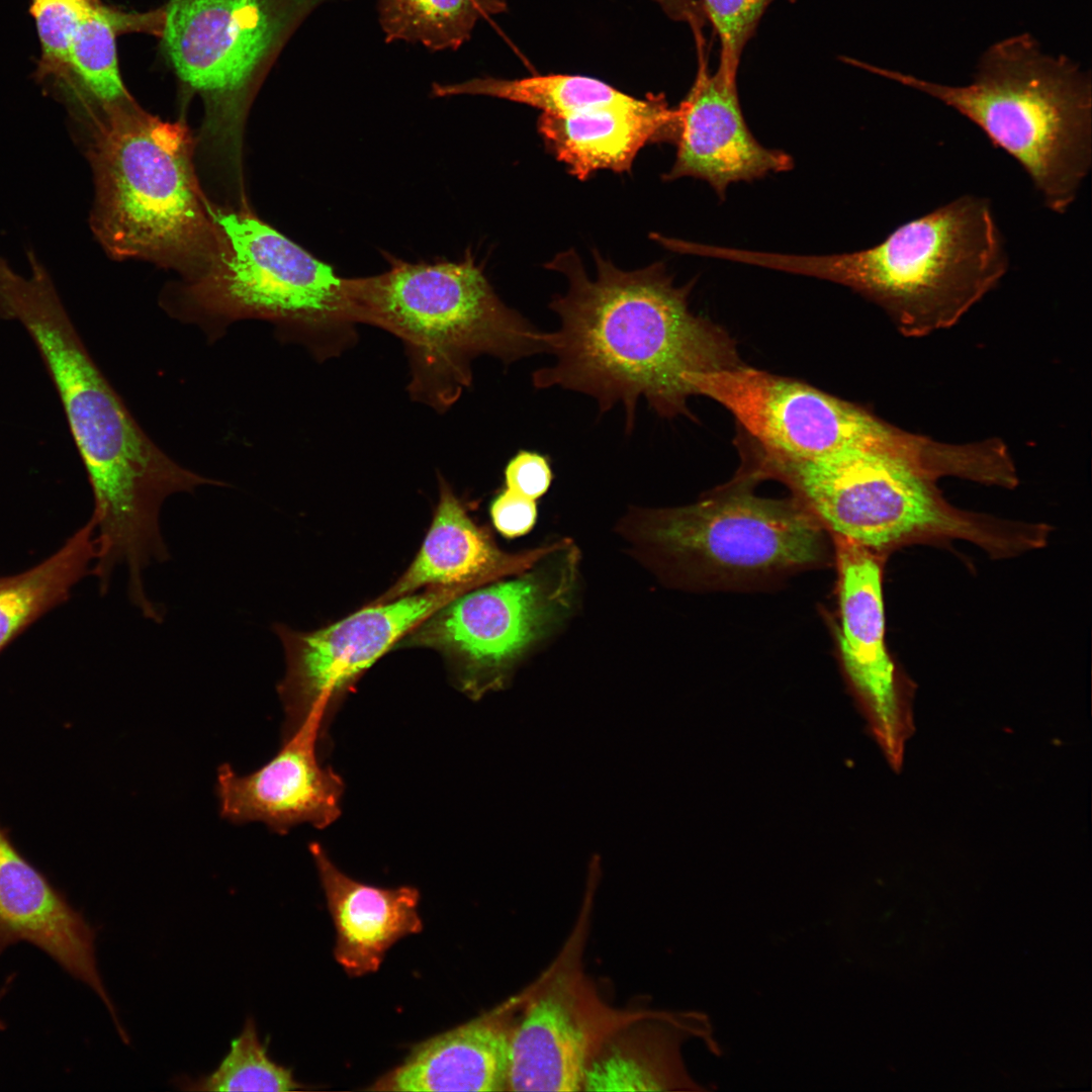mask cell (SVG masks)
Masks as SVG:
<instances>
[{
	"label": "cell",
	"mask_w": 1092,
	"mask_h": 1092,
	"mask_svg": "<svg viewBox=\"0 0 1092 1092\" xmlns=\"http://www.w3.org/2000/svg\"><path fill=\"white\" fill-rule=\"evenodd\" d=\"M595 261L593 277L573 251L546 264L568 287L550 302L559 325L542 338L554 362L532 373L533 386L589 395L601 414L621 404L628 432L641 399L661 417L689 416L690 377L737 365L733 342L691 311V284L675 286L662 263L625 271L598 252Z\"/></svg>",
	"instance_id": "obj_1"
},
{
	"label": "cell",
	"mask_w": 1092,
	"mask_h": 1092,
	"mask_svg": "<svg viewBox=\"0 0 1092 1092\" xmlns=\"http://www.w3.org/2000/svg\"><path fill=\"white\" fill-rule=\"evenodd\" d=\"M970 464L966 444L906 432L890 446L849 448L808 461L759 456L753 472L784 481L830 536L885 558L905 545L956 539L994 559L1018 556L1028 540L1023 521L956 508L937 488L938 478H962Z\"/></svg>",
	"instance_id": "obj_2"
},
{
	"label": "cell",
	"mask_w": 1092,
	"mask_h": 1092,
	"mask_svg": "<svg viewBox=\"0 0 1092 1092\" xmlns=\"http://www.w3.org/2000/svg\"><path fill=\"white\" fill-rule=\"evenodd\" d=\"M745 264L840 283L879 303L906 336L949 328L1004 276L1009 259L991 203L962 195L852 253L746 250Z\"/></svg>",
	"instance_id": "obj_3"
},
{
	"label": "cell",
	"mask_w": 1092,
	"mask_h": 1092,
	"mask_svg": "<svg viewBox=\"0 0 1092 1092\" xmlns=\"http://www.w3.org/2000/svg\"><path fill=\"white\" fill-rule=\"evenodd\" d=\"M345 294L350 324L402 341L411 396L440 413L471 384L476 357L510 365L545 353L543 332L500 300L470 253L460 262L394 261L381 274L345 278Z\"/></svg>",
	"instance_id": "obj_4"
},
{
	"label": "cell",
	"mask_w": 1092,
	"mask_h": 1092,
	"mask_svg": "<svg viewBox=\"0 0 1092 1092\" xmlns=\"http://www.w3.org/2000/svg\"><path fill=\"white\" fill-rule=\"evenodd\" d=\"M858 67L925 93L978 125L1024 169L1052 211L1074 203L1092 164L1090 74L1044 54L1028 33L990 47L972 83L950 86L872 66Z\"/></svg>",
	"instance_id": "obj_5"
},
{
	"label": "cell",
	"mask_w": 1092,
	"mask_h": 1092,
	"mask_svg": "<svg viewBox=\"0 0 1092 1092\" xmlns=\"http://www.w3.org/2000/svg\"><path fill=\"white\" fill-rule=\"evenodd\" d=\"M104 109L87 151L95 236L114 258L151 260L195 278L215 257L219 234L198 187L188 130L128 101Z\"/></svg>",
	"instance_id": "obj_6"
},
{
	"label": "cell",
	"mask_w": 1092,
	"mask_h": 1092,
	"mask_svg": "<svg viewBox=\"0 0 1092 1092\" xmlns=\"http://www.w3.org/2000/svg\"><path fill=\"white\" fill-rule=\"evenodd\" d=\"M219 234L215 257L198 276L164 300L167 312L198 327L210 343L239 321L271 323L283 340L317 356L324 339L350 334L345 278L256 217L213 210Z\"/></svg>",
	"instance_id": "obj_7"
},
{
	"label": "cell",
	"mask_w": 1092,
	"mask_h": 1092,
	"mask_svg": "<svg viewBox=\"0 0 1092 1092\" xmlns=\"http://www.w3.org/2000/svg\"><path fill=\"white\" fill-rule=\"evenodd\" d=\"M743 474L696 504L636 510L622 532L645 561L687 583L763 582L824 564L830 534L795 497L751 491Z\"/></svg>",
	"instance_id": "obj_8"
},
{
	"label": "cell",
	"mask_w": 1092,
	"mask_h": 1092,
	"mask_svg": "<svg viewBox=\"0 0 1092 1092\" xmlns=\"http://www.w3.org/2000/svg\"><path fill=\"white\" fill-rule=\"evenodd\" d=\"M577 561L569 542H556L513 578L453 598L414 627L400 645L441 652L457 686L471 699L500 690L569 614Z\"/></svg>",
	"instance_id": "obj_9"
},
{
	"label": "cell",
	"mask_w": 1092,
	"mask_h": 1092,
	"mask_svg": "<svg viewBox=\"0 0 1092 1092\" xmlns=\"http://www.w3.org/2000/svg\"><path fill=\"white\" fill-rule=\"evenodd\" d=\"M694 394L725 406L759 456L808 461L856 447H885L904 431L810 385L739 364L690 377Z\"/></svg>",
	"instance_id": "obj_10"
},
{
	"label": "cell",
	"mask_w": 1092,
	"mask_h": 1092,
	"mask_svg": "<svg viewBox=\"0 0 1092 1092\" xmlns=\"http://www.w3.org/2000/svg\"><path fill=\"white\" fill-rule=\"evenodd\" d=\"M586 909L559 956L522 991L511 1035L508 1090L581 1091L593 1053L631 1014L604 1003L583 973Z\"/></svg>",
	"instance_id": "obj_11"
},
{
	"label": "cell",
	"mask_w": 1092,
	"mask_h": 1092,
	"mask_svg": "<svg viewBox=\"0 0 1092 1092\" xmlns=\"http://www.w3.org/2000/svg\"><path fill=\"white\" fill-rule=\"evenodd\" d=\"M838 572L836 642L841 671L867 728L889 766L900 772L905 746L915 732V684L899 667L885 641V557L831 536Z\"/></svg>",
	"instance_id": "obj_12"
},
{
	"label": "cell",
	"mask_w": 1092,
	"mask_h": 1092,
	"mask_svg": "<svg viewBox=\"0 0 1092 1092\" xmlns=\"http://www.w3.org/2000/svg\"><path fill=\"white\" fill-rule=\"evenodd\" d=\"M460 586H433L422 594L374 604L312 632L275 624L286 672L277 686L284 709L282 739L316 707L328 714L380 656L435 610L465 593Z\"/></svg>",
	"instance_id": "obj_13"
},
{
	"label": "cell",
	"mask_w": 1092,
	"mask_h": 1092,
	"mask_svg": "<svg viewBox=\"0 0 1092 1092\" xmlns=\"http://www.w3.org/2000/svg\"><path fill=\"white\" fill-rule=\"evenodd\" d=\"M327 715L322 707L310 711L276 755L249 775L221 764L216 777L220 816L235 824L259 821L278 834L304 823L320 829L333 824L341 815L344 783L318 759Z\"/></svg>",
	"instance_id": "obj_14"
},
{
	"label": "cell",
	"mask_w": 1092,
	"mask_h": 1092,
	"mask_svg": "<svg viewBox=\"0 0 1092 1092\" xmlns=\"http://www.w3.org/2000/svg\"><path fill=\"white\" fill-rule=\"evenodd\" d=\"M276 34L263 0H169L161 31L181 80L214 100L245 88Z\"/></svg>",
	"instance_id": "obj_15"
},
{
	"label": "cell",
	"mask_w": 1092,
	"mask_h": 1092,
	"mask_svg": "<svg viewBox=\"0 0 1092 1092\" xmlns=\"http://www.w3.org/2000/svg\"><path fill=\"white\" fill-rule=\"evenodd\" d=\"M705 49V42L697 44L696 77L676 107V156L663 179H702L723 198L731 183L789 171L794 161L789 154L756 141L741 110L737 77L719 67L711 73Z\"/></svg>",
	"instance_id": "obj_16"
},
{
	"label": "cell",
	"mask_w": 1092,
	"mask_h": 1092,
	"mask_svg": "<svg viewBox=\"0 0 1092 1092\" xmlns=\"http://www.w3.org/2000/svg\"><path fill=\"white\" fill-rule=\"evenodd\" d=\"M96 936V929L83 913L20 851L0 823V956L21 942L36 947L89 987L120 1030L122 1025L99 972Z\"/></svg>",
	"instance_id": "obj_17"
},
{
	"label": "cell",
	"mask_w": 1092,
	"mask_h": 1092,
	"mask_svg": "<svg viewBox=\"0 0 1092 1092\" xmlns=\"http://www.w3.org/2000/svg\"><path fill=\"white\" fill-rule=\"evenodd\" d=\"M522 993L493 1009L415 1045L370 1090L506 1091L511 1035Z\"/></svg>",
	"instance_id": "obj_18"
},
{
	"label": "cell",
	"mask_w": 1092,
	"mask_h": 1092,
	"mask_svg": "<svg viewBox=\"0 0 1092 1092\" xmlns=\"http://www.w3.org/2000/svg\"><path fill=\"white\" fill-rule=\"evenodd\" d=\"M711 1033L709 1018L701 1012H632L593 1053L582 1090L703 1091L680 1050L692 1037L714 1045Z\"/></svg>",
	"instance_id": "obj_19"
},
{
	"label": "cell",
	"mask_w": 1092,
	"mask_h": 1092,
	"mask_svg": "<svg viewBox=\"0 0 1092 1092\" xmlns=\"http://www.w3.org/2000/svg\"><path fill=\"white\" fill-rule=\"evenodd\" d=\"M678 124L677 108L662 94L566 115L541 112L537 120L548 152L579 180L600 170L630 171L643 147L675 143Z\"/></svg>",
	"instance_id": "obj_20"
},
{
	"label": "cell",
	"mask_w": 1092,
	"mask_h": 1092,
	"mask_svg": "<svg viewBox=\"0 0 1092 1092\" xmlns=\"http://www.w3.org/2000/svg\"><path fill=\"white\" fill-rule=\"evenodd\" d=\"M555 544L519 553L502 551L471 520L442 479L434 519L419 553L396 582L373 603L408 596L424 586H480L530 568Z\"/></svg>",
	"instance_id": "obj_21"
},
{
	"label": "cell",
	"mask_w": 1092,
	"mask_h": 1092,
	"mask_svg": "<svg viewBox=\"0 0 1092 1092\" xmlns=\"http://www.w3.org/2000/svg\"><path fill=\"white\" fill-rule=\"evenodd\" d=\"M309 851L337 932L334 956L350 976L376 972L391 945L422 931L418 889L360 883L339 870L318 843L309 844Z\"/></svg>",
	"instance_id": "obj_22"
},
{
	"label": "cell",
	"mask_w": 1092,
	"mask_h": 1092,
	"mask_svg": "<svg viewBox=\"0 0 1092 1092\" xmlns=\"http://www.w3.org/2000/svg\"><path fill=\"white\" fill-rule=\"evenodd\" d=\"M97 555L91 518L53 555L29 569L0 575V652L26 628L70 597Z\"/></svg>",
	"instance_id": "obj_23"
},
{
	"label": "cell",
	"mask_w": 1092,
	"mask_h": 1092,
	"mask_svg": "<svg viewBox=\"0 0 1092 1092\" xmlns=\"http://www.w3.org/2000/svg\"><path fill=\"white\" fill-rule=\"evenodd\" d=\"M439 97L484 95L566 115L590 109L633 103L637 98L608 83L580 75H541L520 79L475 78L461 83L433 85Z\"/></svg>",
	"instance_id": "obj_24"
},
{
	"label": "cell",
	"mask_w": 1092,
	"mask_h": 1092,
	"mask_svg": "<svg viewBox=\"0 0 1092 1092\" xmlns=\"http://www.w3.org/2000/svg\"><path fill=\"white\" fill-rule=\"evenodd\" d=\"M164 13L128 15L102 6L98 0L79 22L69 50V68L103 106L128 101L119 74L115 36L125 27L156 26Z\"/></svg>",
	"instance_id": "obj_25"
},
{
	"label": "cell",
	"mask_w": 1092,
	"mask_h": 1092,
	"mask_svg": "<svg viewBox=\"0 0 1092 1092\" xmlns=\"http://www.w3.org/2000/svg\"><path fill=\"white\" fill-rule=\"evenodd\" d=\"M505 7L502 0H378L386 41L419 42L434 51L458 49L481 17Z\"/></svg>",
	"instance_id": "obj_26"
},
{
	"label": "cell",
	"mask_w": 1092,
	"mask_h": 1092,
	"mask_svg": "<svg viewBox=\"0 0 1092 1092\" xmlns=\"http://www.w3.org/2000/svg\"><path fill=\"white\" fill-rule=\"evenodd\" d=\"M177 1087L186 1091H294L302 1089L292 1070L275 1063L261 1042L255 1020L248 1017L231 1050L210 1074L183 1076Z\"/></svg>",
	"instance_id": "obj_27"
},
{
	"label": "cell",
	"mask_w": 1092,
	"mask_h": 1092,
	"mask_svg": "<svg viewBox=\"0 0 1092 1092\" xmlns=\"http://www.w3.org/2000/svg\"><path fill=\"white\" fill-rule=\"evenodd\" d=\"M720 42L719 65L737 77L740 59L766 9L778 0H699ZM795 2V0H786Z\"/></svg>",
	"instance_id": "obj_28"
},
{
	"label": "cell",
	"mask_w": 1092,
	"mask_h": 1092,
	"mask_svg": "<svg viewBox=\"0 0 1092 1092\" xmlns=\"http://www.w3.org/2000/svg\"><path fill=\"white\" fill-rule=\"evenodd\" d=\"M97 0H31L41 44L42 62L48 70L69 68V50L75 30Z\"/></svg>",
	"instance_id": "obj_29"
},
{
	"label": "cell",
	"mask_w": 1092,
	"mask_h": 1092,
	"mask_svg": "<svg viewBox=\"0 0 1092 1092\" xmlns=\"http://www.w3.org/2000/svg\"><path fill=\"white\" fill-rule=\"evenodd\" d=\"M504 475L506 488L533 500L548 491L553 479L549 457L526 449L509 460Z\"/></svg>",
	"instance_id": "obj_30"
},
{
	"label": "cell",
	"mask_w": 1092,
	"mask_h": 1092,
	"mask_svg": "<svg viewBox=\"0 0 1092 1092\" xmlns=\"http://www.w3.org/2000/svg\"><path fill=\"white\" fill-rule=\"evenodd\" d=\"M490 517L495 529L508 538L528 533L537 520L536 500L503 489L492 500Z\"/></svg>",
	"instance_id": "obj_31"
},
{
	"label": "cell",
	"mask_w": 1092,
	"mask_h": 1092,
	"mask_svg": "<svg viewBox=\"0 0 1092 1092\" xmlns=\"http://www.w3.org/2000/svg\"><path fill=\"white\" fill-rule=\"evenodd\" d=\"M14 980H15V974H14V973H13V974H11V975H9V976H8V977L6 978L5 982L3 983V985H2V986H1V988H0V1001H1V1000H2V999H3L4 997H5V996H6V994L8 993V991L10 990V988H11V986H12V983L14 982ZM6 1028H7V1025H6V1023H5V1022H4V1021H3L2 1019H0V1031H3V1030H5Z\"/></svg>",
	"instance_id": "obj_32"
},
{
	"label": "cell",
	"mask_w": 1092,
	"mask_h": 1092,
	"mask_svg": "<svg viewBox=\"0 0 1092 1092\" xmlns=\"http://www.w3.org/2000/svg\"><path fill=\"white\" fill-rule=\"evenodd\" d=\"M504 1H506V0H504Z\"/></svg>",
	"instance_id": "obj_33"
}]
</instances>
